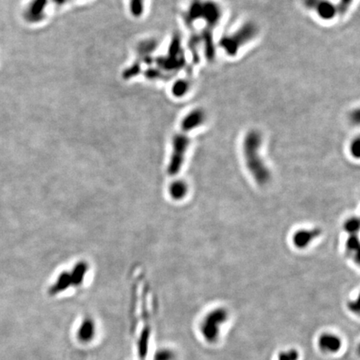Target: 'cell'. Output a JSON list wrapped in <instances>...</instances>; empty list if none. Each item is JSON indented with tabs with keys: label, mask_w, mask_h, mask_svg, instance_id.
I'll use <instances>...</instances> for the list:
<instances>
[{
	"label": "cell",
	"mask_w": 360,
	"mask_h": 360,
	"mask_svg": "<svg viewBox=\"0 0 360 360\" xmlns=\"http://www.w3.org/2000/svg\"><path fill=\"white\" fill-rule=\"evenodd\" d=\"M345 230L349 234H358L359 229V220L358 219H349L345 225Z\"/></svg>",
	"instance_id": "7c38bea8"
},
{
	"label": "cell",
	"mask_w": 360,
	"mask_h": 360,
	"mask_svg": "<svg viewBox=\"0 0 360 360\" xmlns=\"http://www.w3.org/2000/svg\"><path fill=\"white\" fill-rule=\"evenodd\" d=\"M350 235H352V236L349 238L346 244L347 253L358 263L359 259V241L357 237V234Z\"/></svg>",
	"instance_id": "ba28073f"
},
{
	"label": "cell",
	"mask_w": 360,
	"mask_h": 360,
	"mask_svg": "<svg viewBox=\"0 0 360 360\" xmlns=\"http://www.w3.org/2000/svg\"><path fill=\"white\" fill-rule=\"evenodd\" d=\"M304 5L313 11L323 20H331L338 15L335 5L329 0H304Z\"/></svg>",
	"instance_id": "277c9868"
},
{
	"label": "cell",
	"mask_w": 360,
	"mask_h": 360,
	"mask_svg": "<svg viewBox=\"0 0 360 360\" xmlns=\"http://www.w3.org/2000/svg\"><path fill=\"white\" fill-rule=\"evenodd\" d=\"M189 133L181 130V133L177 134L172 142V153L168 163V175L171 176L178 175L181 170L184 161V156L189 146Z\"/></svg>",
	"instance_id": "3957f363"
},
{
	"label": "cell",
	"mask_w": 360,
	"mask_h": 360,
	"mask_svg": "<svg viewBox=\"0 0 360 360\" xmlns=\"http://www.w3.org/2000/svg\"><path fill=\"white\" fill-rule=\"evenodd\" d=\"M206 115L204 110L195 109L186 114L181 122V130L190 133L193 130L201 126L205 121Z\"/></svg>",
	"instance_id": "5b68a950"
},
{
	"label": "cell",
	"mask_w": 360,
	"mask_h": 360,
	"mask_svg": "<svg viewBox=\"0 0 360 360\" xmlns=\"http://www.w3.org/2000/svg\"><path fill=\"white\" fill-rule=\"evenodd\" d=\"M189 84L184 79H180L173 85L172 93L176 97H183L188 93Z\"/></svg>",
	"instance_id": "30bf717a"
},
{
	"label": "cell",
	"mask_w": 360,
	"mask_h": 360,
	"mask_svg": "<svg viewBox=\"0 0 360 360\" xmlns=\"http://www.w3.org/2000/svg\"><path fill=\"white\" fill-rule=\"evenodd\" d=\"M144 0H130V10L133 15L139 17L143 11Z\"/></svg>",
	"instance_id": "8fae6325"
},
{
	"label": "cell",
	"mask_w": 360,
	"mask_h": 360,
	"mask_svg": "<svg viewBox=\"0 0 360 360\" xmlns=\"http://www.w3.org/2000/svg\"><path fill=\"white\" fill-rule=\"evenodd\" d=\"M350 150H351L352 154H353L354 156L358 158V156H359L360 150V140L358 138L353 140L351 144V147H350Z\"/></svg>",
	"instance_id": "5bb4252c"
},
{
	"label": "cell",
	"mask_w": 360,
	"mask_h": 360,
	"mask_svg": "<svg viewBox=\"0 0 360 360\" xmlns=\"http://www.w3.org/2000/svg\"><path fill=\"white\" fill-rule=\"evenodd\" d=\"M353 1V0H340L338 5H336L337 9H338V14L344 15V14H346L349 8L351 6Z\"/></svg>",
	"instance_id": "4fadbf2b"
},
{
	"label": "cell",
	"mask_w": 360,
	"mask_h": 360,
	"mask_svg": "<svg viewBox=\"0 0 360 360\" xmlns=\"http://www.w3.org/2000/svg\"><path fill=\"white\" fill-rule=\"evenodd\" d=\"M319 235H320L319 229L299 231L293 237V243L297 248H305V246L309 245L311 241L314 240Z\"/></svg>",
	"instance_id": "52a82bcc"
},
{
	"label": "cell",
	"mask_w": 360,
	"mask_h": 360,
	"mask_svg": "<svg viewBox=\"0 0 360 360\" xmlns=\"http://www.w3.org/2000/svg\"><path fill=\"white\" fill-rule=\"evenodd\" d=\"M187 185L184 181L174 182L170 188V194L171 197L175 200L183 199L187 194Z\"/></svg>",
	"instance_id": "9c48e42d"
},
{
	"label": "cell",
	"mask_w": 360,
	"mask_h": 360,
	"mask_svg": "<svg viewBox=\"0 0 360 360\" xmlns=\"http://www.w3.org/2000/svg\"><path fill=\"white\" fill-rule=\"evenodd\" d=\"M257 34V28L253 24L248 23L243 25L232 34L225 36L222 38L220 46L224 49L227 54L234 56L237 54L238 51L243 45L251 41Z\"/></svg>",
	"instance_id": "7a4b0ae2"
},
{
	"label": "cell",
	"mask_w": 360,
	"mask_h": 360,
	"mask_svg": "<svg viewBox=\"0 0 360 360\" xmlns=\"http://www.w3.org/2000/svg\"><path fill=\"white\" fill-rule=\"evenodd\" d=\"M45 5L46 0H32L25 12L26 19L30 22H36L41 19L44 15Z\"/></svg>",
	"instance_id": "8992f818"
},
{
	"label": "cell",
	"mask_w": 360,
	"mask_h": 360,
	"mask_svg": "<svg viewBox=\"0 0 360 360\" xmlns=\"http://www.w3.org/2000/svg\"><path fill=\"white\" fill-rule=\"evenodd\" d=\"M262 137L257 130H250L244 139V155L246 165L258 184H264L269 179L270 174L264 165L260 154Z\"/></svg>",
	"instance_id": "6da1fadb"
}]
</instances>
